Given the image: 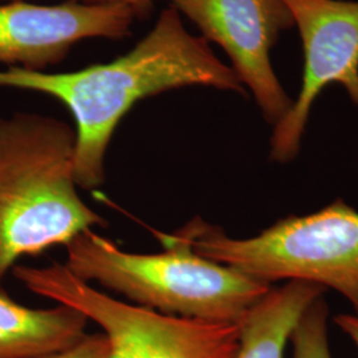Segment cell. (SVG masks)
Returning <instances> with one entry per match:
<instances>
[{
	"instance_id": "obj_1",
	"label": "cell",
	"mask_w": 358,
	"mask_h": 358,
	"mask_svg": "<svg viewBox=\"0 0 358 358\" xmlns=\"http://www.w3.org/2000/svg\"><path fill=\"white\" fill-rule=\"evenodd\" d=\"M192 85L245 93L234 69L217 59L205 38L186 31L174 7L159 15L133 50L113 62L65 73L16 66L0 71V87L48 94L71 110L76 124L77 186L85 190L103 185L109 142L136 103Z\"/></svg>"
},
{
	"instance_id": "obj_2",
	"label": "cell",
	"mask_w": 358,
	"mask_h": 358,
	"mask_svg": "<svg viewBox=\"0 0 358 358\" xmlns=\"http://www.w3.org/2000/svg\"><path fill=\"white\" fill-rule=\"evenodd\" d=\"M75 154L76 130L64 121L0 115V287L19 259L106 227L77 192Z\"/></svg>"
},
{
	"instance_id": "obj_3",
	"label": "cell",
	"mask_w": 358,
	"mask_h": 358,
	"mask_svg": "<svg viewBox=\"0 0 358 358\" xmlns=\"http://www.w3.org/2000/svg\"><path fill=\"white\" fill-rule=\"evenodd\" d=\"M158 254L127 252L93 230L65 245L66 268L84 282L122 294L136 306L169 316L236 324L271 284L198 255L190 223L174 235L158 234Z\"/></svg>"
},
{
	"instance_id": "obj_4",
	"label": "cell",
	"mask_w": 358,
	"mask_h": 358,
	"mask_svg": "<svg viewBox=\"0 0 358 358\" xmlns=\"http://www.w3.org/2000/svg\"><path fill=\"white\" fill-rule=\"evenodd\" d=\"M198 255L272 284L315 282L350 301L358 316V213L341 199L304 217H288L248 239L190 222Z\"/></svg>"
},
{
	"instance_id": "obj_5",
	"label": "cell",
	"mask_w": 358,
	"mask_h": 358,
	"mask_svg": "<svg viewBox=\"0 0 358 358\" xmlns=\"http://www.w3.org/2000/svg\"><path fill=\"white\" fill-rule=\"evenodd\" d=\"M13 276L34 294L83 312L109 341L106 358H235L239 325L169 316L120 301L73 275L65 264L15 266Z\"/></svg>"
},
{
	"instance_id": "obj_6",
	"label": "cell",
	"mask_w": 358,
	"mask_h": 358,
	"mask_svg": "<svg viewBox=\"0 0 358 358\" xmlns=\"http://www.w3.org/2000/svg\"><path fill=\"white\" fill-rule=\"evenodd\" d=\"M282 1L292 13L304 50L301 90L271 137V159L285 164L299 154L310 109L325 87L341 84L358 106V1Z\"/></svg>"
},
{
	"instance_id": "obj_7",
	"label": "cell",
	"mask_w": 358,
	"mask_h": 358,
	"mask_svg": "<svg viewBox=\"0 0 358 358\" xmlns=\"http://www.w3.org/2000/svg\"><path fill=\"white\" fill-rule=\"evenodd\" d=\"M202 31V38L220 45L241 83L251 90L264 118L276 125L292 100L276 76L269 52L294 19L282 0H170Z\"/></svg>"
},
{
	"instance_id": "obj_8",
	"label": "cell",
	"mask_w": 358,
	"mask_h": 358,
	"mask_svg": "<svg viewBox=\"0 0 358 358\" xmlns=\"http://www.w3.org/2000/svg\"><path fill=\"white\" fill-rule=\"evenodd\" d=\"M134 17L131 8L115 3L0 4V64L43 72L84 38L127 36Z\"/></svg>"
},
{
	"instance_id": "obj_9",
	"label": "cell",
	"mask_w": 358,
	"mask_h": 358,
	"mask_svg": "<svg viewBox=\"0 0 358 358\" xmlns=\"http://www.w3.org/2000/svg\"><path fill=\"white\" fill-rule=\"evenodd\" d=\"M88 317L75 308L59 304L34 309L13 301L0 287V358H43L76 345Z\"/></svg>"
},
{
	"instance_id": "obj_10",
	"label": "cell",
	"mask_w": 358,
	"mask_h": 358,
	"mask_svg": "<svg viewBox=\"0 0 358 358\" xmlns=\"http://www.w3.org/2000/svg\"><path fill=\"white\" fill-rule=\"evenodd\" d=\"M325 292L319 284L289 280L269 289L239 322L235 358H284L285 346L307 308Z\"/></svg>"
},
{
	"instance_id": "obj_11",
	"label": "cell",
	"mask_w": 358,
	"mask_h": 358,
	"mask_svg": "<svg viewBox=\"0 0 358 358\" xmlns=\"http://www.w3.org/2000/svg\"><path fill=\"white\" fill-rule=\"evenodd\" d=\"M328 315L329 309L322 296L307 308L289 340L294 345L292 358H332Z\"/></svg>"
},
{
	"instance_id": "obj_12",
	"label": "cell",
	"mask_w": 358,
	"mask_h": 358,
	"mask_svg": "<svg viewBox=\"0 0 358 358\" xmlns=\"http://www.w3.org/2000/svg\"><path fill=\"white\" fill-rule=\"evenodd\" d=\"M109 341L103 333L87 334L76 345L64 352L43 358H106Z\"/></svg>"
},
{
	"instance_id": "obj_13",
	"label": "cell",
	"mask_w": 358,
	"mask_h": 358,
	"mask_svg": "<svg viewBox=\"0 0 358 358\" xmlns=\"http://www.w3.org/2000/svg\"><path fill=\"white\" fill-rule=\"evenodd\" d=\"M336 325L355 343L358 349V316L357 315H340L334 319Z\"/></svg>"
},
{
	"instance_id": "obj_14",
	"label": "cell",
	"mask_w": 358,
	"mask_h": 358,
	"mask_svg": "<svg viewBox=\"0 0 358 358\" xmlns=\"http://www.w3.org/2000/svg\"><path fill=\"white\" fill-rule=\"evenodd\" d=\"M155 0H92L90 3H115V4H124L129 8H131L136 16H142L148 13Z\"/></svg>"
},
{
	"instance_id": "obj_15",
	"label": "cell",
	"mask_w": 358,
	"mask_h": 358,
	"mask_svg": "<svg viewBox=\"0 0 358 358\" xmlns=\"http://www.w3.org/2000/svg\"><path fill=\"white\" fill-rule=\"evenodd\" d=\"M10 1H17V0H10ZM69 1H85V3H90L92 0H69Z\"/></svg>"
}]
</instances>
